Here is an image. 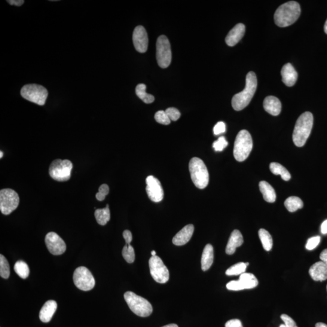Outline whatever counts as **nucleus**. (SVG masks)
<instances>
[{"label":"nucleus","mask_w":327,"mask_h":327,"mask_svg":"<svg viewBox=\"0 0 327 327\" xmlns=\"http://www.w3.org/2000/svg\"><path fill=\"white\" fill-rule=\"evenodd\" d=\"M283 81L287 86L292 87L296 83L298 79V73L290 63H287L281 70Z\"/></svg>","instance_id":"18"},{"label":"nucleus","mask_w":327,"mask_h":327,"mask_svg":"<svg viewBox=\"0 0 327 327\" xmlns=\"http://www.w3.org/2000/svg\"><path fill=\"white\" fill-rule=\"evenodd\" d=\"M146 85L145 84H139L136 87V94L144 103L151 104L154 102L155 98L151 94L146 92Z\"/></svg>","instance_id":"29"},{"label":"nucleus","mask_w":327,"mask_h":327,"mask_svg":"<svg viewBox=\"0 0 327 327\" xmlns=\"http://www.w3.org/2000/svg\"><path fill=\"white\" fill-rule=\"evenodd\" d=\"M258 235L264 250L270 251L273 247V240L270 234L265 229L261 228L259 230Z\"/></svg>","instance_id":"30"},{"label":"nucleus","mask_w":327,"mask_h":327,"mask_svg":"<svg viewBox=\"0 0 327 327\" xmlns=\"http://www.w3.org/2000/svg\"><path fill=\"white\" fill-rule=\"evenodd\" d=\"M123 258L128 263H133L135 259L133 247L130 244H126L122 252Z\"/></svg>","instance_id":"34"},{"label":"nucleus","mask_w":327,"mask_h":327,"mask_svg":"<svg viewBox=\"0 0 327 327\" xmlns=\"http://www.w3.org/2000/svg\"><path fill=\"white\" fill-rule=\"evenodd\" d=\"M270 169L274 175H281L284 181H288L291 178V175L289 171L282 165L277 163H272L270 165Z\"/></svg>","instance_id":"26"},{"label":"nucleus","mask_w":327,"mask_h":327,"mask_svg":"<svg viewBox=\"0 0 327 327\" xmlns=\"http://www.w3.org/2000/svg\"><path fill=\"white\" fill-rule=\"evenodd\" d=\"M309 274L314 281H325L327 279V265L322 261L317 262L310 268Z\"/></svg>","instance_id":"19"},{"label":"nucleus","mask_w":327,"mask_h":327,"mask_svg":"<svg viewBox=\"0 0 327 327\" xmlns=\"http://www.w3.org/2000/svg\"><path fill=\"white\" fill-rule=\"evenodd\" d=\"M123 237L125 241H126L127 244H130L131 241H132V235L130 231L129 230H125L123 232Z\"/></svg>","instance_id":"44"},{"label":"nucleus","mask_w":327,"mask_h":327,"mask_svg":"<svg viewBox=\"0 0 327 327\" xmlns=\"http://www.w3.org/2000/svg\"><path fill=\"white\" fill-rule=\"evenodd\" d=\"M300 14L301 8L298 3L292 1L284 3L275 12V23L281 27L289 26L297 21Z\"/></svg>","instance_id":"2"},{"label":"nucleus","mask_w":327,"mask_h":327,"mask_svg":"<svg viewBox=\"0 0 327 327\" xmlns=\"http://www.w3.org/2000/svg\"><path fill=\"white\" fill-rule=\"evenodd\" d=\"M244 239L242 234L238 230H235L232 232L230 238H229L227 247H226L225 252L227 255H231L236 252L238 247L243 245Z\"/></svg>","instance_id":"20"},{"label":"nucleus","mask_w":327,"mask_h":327,"mask_svg":"<svg viewBox=\"0 0 327 327\" xmlns=\"http://www.w3.org/2000/svg\"><path fill=\"white\" fill-rule=\"evenodd\" d=\"M225 327H243L242 322L239 319H231L225 323Z\"/></svg>","instance_id":"43"},{"label":"nucleus","mask_w":327,"mask_h":327,"mask_svg":"<svg viewBox=\"0 0 327 327\" xmlns=\"http://www.w3.org/2000/svg\"><path fill=\"white\" fill-rule=\"evenodd\" d=\"M109 193V186L106 184H102L99 189V192L96 194L98 201H103L105 200L106 197Z\"/></svg>","instance_id":"37"},{"label":"nucleus","mask_w":327,"mask_h":327,"mask_svg":"<svg viewBox=\"0 0 327 327\" xmlns=\"http://www.w3.org/2000/svg\"><path fill=\"white\" fill-rule=\"evenodd\" d=\"M146 192L150 200L159 203L163 200L164 191L161 182L154 176H149L146 178Z\"/></svg>","instance_id":"14"},{"label":"nucleus","mask_w":327,"mask_h":327,"mask_svg":"<svg viewBox=\"0 0 327 327\" xmlns=\"http://www.w3.org/2000/svg\"><path fill=\"white\" fill-rule=\"evenodd\" d=\"M226 287L228 290H231V291H240V290H243L239 280L230 281Z\"/></svg>","instance_id":"40"},{"label":"nucleus","mask_w":327,"mask_h":327,"mask_svg":"<svg viewBox=\"0 0 327 327\" xmlns=\"http://www.w3.org/2000/svg\"><path fill=\"white\" fill-rule=\"evenodd\" d=\"M157 59L161 68H167L172 62V51L169 39L165 35L159 36L157 42Z\"/></svg>","instance_id":"10"},{"label":"nucleus","mask_w":327,"mask_h":327,"mask_svg":"<svg viewBox=\"0 0 327 327\" xmlns=\"http://www.w3.org/2000/svg\"><path fill=\"white\" fill-rule=\"evenodd\" d=\"M45 243L51 254L61 255L66 252V245L65 241L55 232H50L46 235Z\"/></svg>","instance_id":"13"},{"label":"nucleus","mask_w":327,"mask_h":327,"mask_svg":"<svg viewBox=\"0 0 327 327\" xmlns=\"http://www.w3.org/2000/svg\"><path fill=\"white\" fill-rule=\"evenodd\" d=\"M279 327H286V326L284 324H281Z\"/></svg>","instance_id":"53"},{"label":"nucleus","mask_w":327,"mask_h":327,"mask_svg":"<svg viewBox=\"0 0 327 327\" xmlns=\"http://www.w3.org/2000/svg\"><path fill=\"white\" fill-rule=\"evenodd\" d=\"M284 205L290 212H295L296 211L302 209L304 206V203L301 199L297 197H289L286 200Z\"/></svg>","instance_id":"28"},{"label":"nucleus","mask_w":327,"mask_h":327,"mask_svg":"<svg viewBox=\"0 0 327 327\" xmlns=\"http://www.w3.org/2000/svg\"><path fill=\"white\" fill-rule=\"evenodd\" d=\"M163 327H178V326L176 324H175V323H171V324L165 325Z\"/></svg>","instance_id":"49"},{"label":"nucleus","mask_w":327,"mask_h":327,"mask_svg":"<svg viewBox=\"0 0 327 327\" xmlns=\"http://www.w3.org/2000/svg\"><path fill=\"white\" fill-rule=\"evenodd\" d=\"M320 259L321 261L324 262L327 265V249L323 250L321 253H320Z\"/></svg>","instance_id":"46"},{"label":"nucleus","mask_w":327,"mask_h":327,"mask_svg":"<svg viewBox=\"0 0 327 327\" xmlns=\"http://www.w3.org/2000/svg\"><path fill=\"white\" fill-rule=\"evenodd\" d=\"M151 254H152V256H157V255H156V254H157V253H156V252L154 251H154H152Z\"/></svg>","instance_id":"51"},{"label":"nucleus","mask_w":327,"mask_h":327,"mask_svg":"<svg viewBox=\"0 0 327 327\" xmlns=\"http://www.w3.org/2000/svg\"><path fill=\"white\" fill-rule=\"evenodd\" d=\"M315 327H327V325L324 323L319 322L316 323Z\"/></svg>","instance_id":"48"},{"label":"nucleus","mask_w":327,"mask_h":327,"mask_svg":"<svg viewBox=\"0 0 327 327\" xmlns=\"http://www.w3.org/2000/svg\"><path fill=\"white\" fill-rule=\"evenodd\" d=\"M326 290H327V286H326Z\"/></svg>","instance_id":"54"},{"label":"nucleus","mask_w":327,"mask_h":327,"mask_svg":"<svg viewBox=\"0 0 327 327\" xmlns=\"http://www.w3.org/2000/svg\"><path fill=\"white\" fill-rule=\"evenodd\" d=\"M73 282L75 286L82 291H89L96 285L92 274L85 267H79L76 269L73 273Z\"/></svg>","instance_id":"11"},{"label":"nucleus","mask_w":327,"mask_h":327,"mask_svg":"<svg viewBox=\"0 0 327 327\" xmlns=\"http://www.w3.org/2000/svg\"><path fill=\"white\" fill-rule=\"evenodd\" d=\"M239 281L243 290L254 289L258 285V281L254 274L244 273L240 275Z\"/></svg>","instance_id":"25"},{"label":"nucleus","mask_w":327,"mask_h":327,"mask_svg":"<svg viewBox=\"0 0 327 327\" xmlns=\"http://www.w3.org/2000/svg\"><path fill=\"white\" fill-rule=\"evenodd\" d=\"M281 103L277 98L273 96L266 97L264 101L265 111L273 116H277L281 112Z\"/></svg>","instance_id":"22"},{"label":"nucleus","mask_w":327,"mask_h":327,"mask_svg":"<svg viewBox=\"0 0 327 327\" xmlns=\"http://www.w3.org/2000/svg\"><path fill=\"white\" fill-rule=\"evenodd\" d=\"M228 146V142L224 136L219 137L218 139L213 144V148L216 152H222Z\"/></svg>","instance_id":"36"},{"label":"nucleus","mask_w":327,"mask_h":327,"mask_svg":"<svg viewBox=\"0 0 327 327\" xmlns=\"http://www.w3.org/2000/svg\"><path fill=\"white\" fill-rule=\"evenodd\" d=\"M57 302L53 300H50L45 302L43 307L41 308L39 312V319L42 322L48 323L51 321L55 313L57 310Z\"/></svg>","instance_id":"21"},{"label":"nucleus","mask_w":327,"mask_h":327,"mask_svg":"<svg viewBox=\"0 0 327 327\" xmlns=\"http://www.w3.org/2000/svg\"><path fill=\"white\" fill-rule=\"evenodd\" d=\"M7 2L11 5L21 6L24 4V0H8Z\"/></svg>","instance_id":"45"},{"label":"nucleus","mask_w":327,"mask_h":327,"mask_svg":"<svg viewBox=\"0 0 327 327\" xmlns=\"http://www.w3.org/2000/svg\"><path fill=\"white\" fill-rule=\"evenodd\" d=\"M155 119L158 123L164 125H169L171 121L166 112L163 111H160L156 113Z\"/></svg>","instance_id":"35"},{"label":"nucleus","mask_w":327,"mask_h":327,"mask_svg":"<svg viewBox=\"0 0 327 327\" xmlns=\"http://www.w3.org/2000/svg\"><path fill=\"white\" fill-rule=\"evenodd\" d=\"M257 84L255 73L250 72L246 76L245 88L240 93L235 95L232 99L231 105L235 111H242L249 105L256 92Z\"/></svg>","instance_id":"1"},{"label":"nucleus","mask_w":327,"mask_h":327,"mask_svg":"<svg viewBox=\"0 0 327 327\" xmlns=\"http://www.w3.org/2000/svg\"><path fill=\"white\" fill-rule=\"evenodd\" d=\"M320 230H321V233L323 235L327 234V219L322 222Z\"/></svg>","instance_id":"47"},{"label":"nucleus","mask_w":327,"mask_h":327,"mask_svg":"<svg viewBox=\"0 0 327 327\" xmlns=\"http://www.w3.org/2000/svg\"><path fill=\"white\" fill-rule=\"evenodd\" d=\"M150 271L154 279L158 283H166L169 279V271L159 256H152L149 260Z\"/></svg>","instance_id":"12"},{"label":"nucleus","mask_w":327,"mask_h":327,"mask_svg":"<svg viewBox=\"0 0 327 327\" xmlns=\"http://www.w3.org/2000/svg\"><path fill=\"white\" fill-rule=\"evenodd\" d=\"M246 27L244 24L239 23L237 24L233 29L228 33L225 38L226 43L229 46H234L241 39L243 38L245 34Z\"/></svg>","instance_id":"16"},{"label":"nucleus","mask_w":327,"mask_h":327,"mask_svg":"<svg viewBox=\"0 0 327 327\" xmlns=\"http://www.w3.org/2000/svg\"><path fill=\"white\" fill-rule=\"evenodd\" d=\"M19 203V195L15 191L4 189L0 191V210L3 215H10L17 209Z\"/></svg>","instance_id":"9"},{"label":"nucleus","mask_w":327,"mask_h":327,"mask_svg":"<svg viewBox=\"0 0 327 327\" xmlns=\"http://www.w3.org/2000/svg\"><path fill=\"white\" fill-rule=\"evenodd\" d=\"M165 112H166L170 121H176L181 117V113L176 108H168Z\"/></svg>","instance_id":"38"},{"label":"nucleus","mask_w":327,"mask_h":327,"mask_svg":"<svg viewBox=\"0 0 327 327\" xmlns=\"http://www.w3.org/2000/svg\"><path fill=\"white\" fill-rule=\"evenodd\" d=\"M0 154H0V155H1V156H0V158H2V157L3 156V153L2 152H0Z\"/></svg>","instance_id":"52"},{"label":"nucleus","mask_w":327,"mask_h":327,"mask_svg":"<svg viewBox=\"0 0 327 327\" xmlns=\"http://www.w3.org/2000/svg\"><path fill=\"white\" fill-rule=\"evenodd\" d=\"M324 31L325 32V33H326V34H327V20L326 21V22H325V25H324Z\"/></svg>","instance_id":"50"},{"label":"nucleus","mask_w":327,"mask_h":327,"mask_svg":"<svg viewBox=\"0 0 327 327\" xmlns=\"http://www.w3.org/2000/svg\"><path fill=\"white\" fill-rule=\"evenodd\" d=\"M21 96L30 102L44 106L48 99V91L41 85L26 84L21 88Z\"/></svg>","instance_id":"7"},{"label":"nucleus","mask_w":327,"mask_h":327,"mask_svg":"<svg viewBox=\"0 0 327 327\" xmlns=\"http://www.w3.org/2000/svg\"><path fill=\"white\" fill-rule=\"evenodd\" d=\"M133 42L135 50L140 53H145L148 49V33L142 26L136 27L133 33Z\"/></svg>","instance_id":"15"},{"label":"nucleus","mask_w":327,"mask_h":327,"mask_svg":"<svg viewBox=\"0 0 327 327\" xmlns=\"http://www.w3.org/2000/svg\"><path fill=\"white\" fill-rule=\"evenodd\" d=\"M252 149L251 134L246 130L240 131L235 142L233 155L235 160L239 162L245 161L249 157Z\"/></svg>","instance_id":"5"},{"label":"nucleus","mask_w":327,"mask_h":327,"mask_svg":"<svg viewBox=\"0 0 327 327\" xmlns=\"http://www.w3.org/2000/svg\"><path fill=\"white\" fill-rule=\"evenodd\" d=\"M189 171L194 184L198 189H203L209 182V174L204 161L200 158L194 157L189 163Z\"/></svg>","instance_id":"4"},{"label":"nucleus","mask_w":327,"mask_h":327,"mask_svg":"<svg viewBox=\"0 0 327 327\" xmlns=\"http://www.w3.org/2000/svg\"><path fill=\"white\" fill-rule=\"evenodd\" d=\"M0 276L4 279H8L10 276V266L4 256L0 255Z\"/></svg>","instance_id":"33"},{"label":"nucleus","mask_w":327,"mask_h":327,"mask_svg":"<svg viewBox=\"0 0 327 327\" xmlns=\"http://www.w3.org/2000/svg\"><path fill=\"white\" fill-rule=\"evenodd\" d=\"M14 270L18 276L25 279L29 276L30 273L29 268L25 262L18 261L14 265Z\"/></svg>","instance_id":"31"},{"label":"nucleus","mask_w":327,"mask_h":327,"mask_svg":"<svg viewBox=\"0 0 327 327\" xmlns=\"http://www.w3.org/2000/svg\"><path fill=\"white\" fill-rule=\"evenodd\" d=\"M125 301L133 312L140 317H148L152 313V305L147 299L131 292L124 295Z\"/></svg>","instance_id":"6"},{"label":"nucleus","mask_w":327,"mask_h":327,"mask_svg":"<svg viewBox=\"0 0 327 327\" xmlns=\"http://www.w3.org/2000/svg\"><path fill=\"white\" fill-rule=\"evenodd\" d=\"M214 259L213 247L211 244H207L203 250L201 258V268L207 271L213 264Z\"/></svg>","instance_id":"23"},{"label":"nucleus","mask_w":327,"mask_h":327,"mask_svg":"<svg viewBox=\"0 0 327 327\" xmlns=\"http://www.w3.org/2000/svg\"><path fill=\"white\" fill-rule=\"evenodd\" d=\"M95 216L98 224L101 225H105L111 219V213H110L109 205L103 209H97L95 212Z\"/></svg>","instance_id":"27"},{"label":"nucleus","mask_w":327,"mask_h":327,"mask_svg":"<svg viewBox=\"0 0 327 327\" xmlns=\"http://www.w3.org/2000/svg\"><path fill=\"white\" fill-rule=\"evenodd\" d=\"M259 189L264 197V200L268 203H274L276 200V192L267 182L263 181L259 182Z\"/></svg>","instance_id":"24"},{"label":"nucleus","mask_w":327,"mask_h":327,"mask_svg":"<svg viewBox=\"0 0 327 327\" xmlns=\"http://www.w3.org/2000/svg\"><path fill=\"white\" fill-rule=\"evenodd\" d=\"M313 125V116L307 112L302 114L298 119L293 133V140L295 145L301 148L306 143L310 136Z\"/></svg>","instance_id":"3"},{"label":"nucleus","mask_w":327,"mask_h":327,"mask_svg":"<svg viewBox=\"0 0 327 327\" xmlns=\"http://www.w3.org/2000/svg\"><path fill=\"white\" fill-rule=\"evenodd\" d=\"M281 318L284 322V325L286 327H298L296 322L294 321L292 317H290L287 314H283L281 316Z\"/></svg>","instance_id":"41"},{"label":"nucleus","mask_w":327,"mask_h":327,"mask_svg":"<svg viewBox=\"0 0 327 327\" xmlns=\"http://www.w3.org/2000/svg\"><path fill=\"white\" fill-rule=\"evenodd\" d=\"M226 130L225 124L224 122L220 121L213 128V132L215 135L224 133Z\"/></svg>","instance_id":"42"},{"label":"nucleus","mask_w":327,"mask_h":327,"mask_svg":"<svg viewBox=\"0 0 327 327\" xmlns=\"http://www.w3.org/2000/svg\"><path fill=\"white\" fill-rule=\"evenodd\" d=\"M194 232V226L189 224L185 226L173 238L172 242L177 246H184L191 240Z\"/></svg>","instance_id":"17"},{"label":"nucleus","mask_w":327,"mask_h":327,"mask_svg":"<svg viewBox=\"0 0 327 327\" xmlns=\"http://www.w3.org/2000/svg\"><path fill=\"white\" fill-rule=\"evenodd\" d=\"M320 241V237L319 236L314 237L310 238L307 241L305 248L308 250H312L316 248L319 245Z\"/></svg>","instance_id":"39"},{"label":"nucleus","mask_w":327,"mask_h":327,"mask_svg":"<svg viewBox=\"0 0 327 327\" xmlns=\"http://www.w3.org/2000/svg\"><path fill=\"white\" fill-rule=\"evenodd\" d=\"M72 168L71 161L57 159L50 165V175L52 178L57 181L66 182L71 177Z\"/></svg>","instance_id":"8"},{"label":"nucleus","mask_w":327,"mask_h":327,"mask_svg":"<svg viewBox=\"0 0 327 327\" xmlns=\"http://www.w3.org/2000/svg\"><path fill=\"white\" fill-rule=\"evenodd\" d=\"M247 265L246 263L240 262L237 264L232 265L231 267L227 269L225 272V274L227 276H237V275H241L244 273L246 270Z\"/></svg>","instance_id":"32"}]
</instances>
